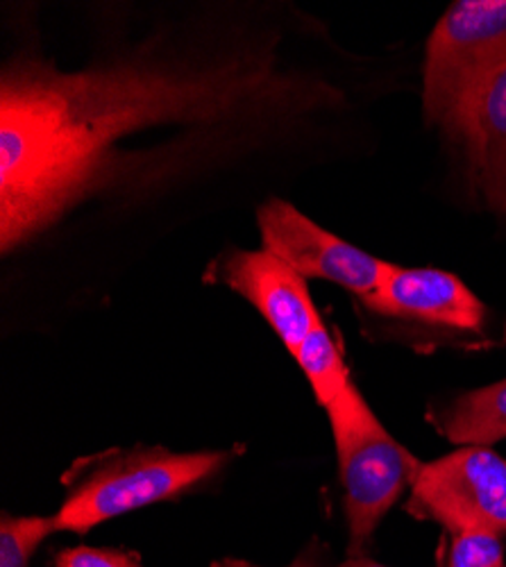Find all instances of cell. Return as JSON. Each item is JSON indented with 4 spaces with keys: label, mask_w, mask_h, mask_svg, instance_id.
<instances>
[{
    "label": "cell",
    "mask_w": 506,
    "mask_h": 567,
    "mask_svg": "<svg viewBox=\"0 0 506 567\" xmlns=\"http://www.w3.org/2000/svg\"><path fill=\"white\" fill-rule=\"evenodd\" d=\"M341 567H386V565H382V563H378V560H371V558H359V556H354V558L345 560Z\"/></svg>",
    "instance_id": "cell-16"
},
{
    "label": "cell",
    "mask_w": 506,
    "mask_h": 567,
    "mask_svg": "<svg viewBox=\"0 0 506 567\" xmlns=\"http://www.w3.org/2000/svg\"><path fill=\"white\" fill-rule=\"evenodd\" d=\"M220 279L264 316L291 354L323 320L309 296L307 279L266 248L229 255Z\"/></svg>",
    "instance_id": "cell-7"
},
{
    "label": "cell",
    "mask_w": 506,
    "mask_h": 567,
    "mask_svg": "<svg viewBox=\"0 0 506 567\" xmlns=\"http://www.w3.org/2000/svg\"><path fill=\"white\" fill-rule=\"evenodd\" d=\"M447 567H506L497 534H458L452 540Z\"/></svg>",
    "instance_id": "cell-13"
},
{
    "label": "cell",
    "mask_w": 506,
    "mask_h": 567,
    "mask_svg": "<svg viewBox=\"0 0 506 567\" xmlns=\"http://www.w3.org/2000/svg\"><path fill=\"white\" fill-rule=\"evenodd\" d=\"M307 374L320 406H330L350 384V372L330 329L320 320L293 354Z\"/></svg>",
    "instance_id": "cell-11"
},
{
    "label": "cell",
    "mask_w": 506,
    "mask_h": 567,
    "mask_svg": "<svg viewBox=\"0 0 506 567\" xmlns=\"http://www.w3.org/2000/svg\"><path fill=\"white\" fill-rule=\"evenodd\" d=\"M343 486L350 545L357 551L416 482L423 461L397 443L350 384L328 409Z\"/></svg>",
    "instance_id": "cell-4"
},
{
    "label": "cell",
    "mask_w": 506,
    "mask_h": 567,
    "mask_svg": "<svg viewBox=\"0 0 506 567\" xmlns=\"http://www.w3.org/2000/svg\"><path fill=\"white\" fill-rule=\"evenodd\" d=\"M441 434L464 447H488L506 439V380L468 391L436 413Z\"/></svg>",
    "instance_id": "cell-10"
},
{
    "label": "cell",
    "mask_w": 506,
    "mask_h": 567,
    "mask_svg": "<svg viewBox=\"0 0 506 567\" xmlns=\"http://www.w3.org/2000/svg\"><path fill=\"white\" fill-rule=\"evenodd\" d=\"M406 511L434 519L445 532H506V458L488 447H462L423 463Z\"/></svg>",
    "instance_id": "cell-5"
},
{
    "label": "cell",
    "mask_w": 506,
    "mask_h": 567,
    "mask_svg": "<svg viewBox=\"0 0 506 567\" xmlns=\"http://www.w3.org/2000/svg\"><path fill=\"white\" fill-rule=\"evenodd\" d=\"M58 534L51 515H3L0 519V567H28L37 547Z\"/></svg>",
    "instance_id": "cell-12"
},
{
    "label": "cell",
    "mask_w": 506,
    "mask_h": 567,
    "mask_svg": "<svg viewBox=\"0 0 506 567\" xmlns=\"http://www.w3.org/2000/svg\"><path fill=\"white\" fill-rule=\"evenodd\" d=\"M233 454L189 452L136 445L80 458L66 475V497L55 517V529L86 534L101 523L148 504L175 499L211 477Z\"/></svg>",
    "instance_id": "cell-2"
},
{
    "label": "cell",
    "mask_w": 506,
    "mask_h": 567,
    "mask_svg": "<svg viewBox=\"0 0 506 567\" xmlns=\"http://www.w3.org/2000/svg\"><path fill=\"white\" fill-rule=\"evenodd\" d=\"M456 138L464 141L488 205L506 216V69L479 93Z\"/></svg>",
    "instance_id": "cell-9"
},
{
    "label": "cell",
    "mask_w": 506,
    "mask_h": 567,
    "mask_svg": "<svg viewBox=\"0 0 506 567\" xmlns=\"http://www.w3.org/2000/svg\"><path fill=\"white\" fill-rule=\"evenodd\" d=\"M257 223L268 252L278 255L304 279L339 284L361 300L373 296L391 270V261L339 239L287 200L270 198L259 207Z\"/></svg>",
    "instance_id": "cell-6"
},
{
    "label": "cell",
    "mask_w": 506,
    "mask_h": 567,
    "mask_svg": "<svg viewBox=\"0 0 506 567\" xmlns=\"http://www.w3.org/2000/svg\"><path fill=\"white\" fill-rule=\"evenodd\" d=\"M55 567H146L134 551L103 547H71L55 556Z\"/></svg>",
    "instance_id": "cell-14"
},
{
    "label": "cell",
    "mask_w": 506,
    "mask_h": 567,
    "mask_svg": "<svg viewBox=\"0 0 506 567\" xmlns=\"http://www.w3.org/2000/svg\"><path fill=\"white\" fill-rule=\"evenodd\" d=\"M361 302L386 318L454 332H479L486 320L482 300L456 275L438 268H402L391 264L382 287Z\"/></svg>",
    "instance_id": "cell-8"
},
{
    "label": "cell",
    "mask_w": 506,
    "mask_h": 567,
    "mask_svg": "<svg viewBox=\"0 0 506 567\" xmlns=\"http://www.w3.org/2000/svg\"><path fill=\"white\" fill-rule=\"evenodd\" d=\"M280 78L248 60L114 64L60 73L12 64L0 89V244L12 250L94 194L116 141L166 123H214L261 101Z\"/></svg>",
    "instance_id": "cell-1"
},
{
    "label": "cell",
    "mask_w": 506,
    "mask_h": 567,
    "mask_svg": "<svg viewBox=\"0 0 506 567\" xmlns=\"http://www.w3.org/2000/svg\"><path fill=\"white\" fill-rule=\"evenodd\" d=\"M506 69V0H456L425 55L423 107L454 138L486 84Z\"/></svg>",
    "instance_id": "cell-3"
},
{
    "label": "cell",
    "mask_w": 506,
    "mask_h": 567,
    "mask_svg": "<svg viewBox=\"0 0 506 567\" xmlns=\"http://www.w3.org/2000/svg\"><path fill=\"white\" fill-rule=\"evenodd\" d=\"M211 567H257V565H252V563H246V560H233V558H227V560L214 563ZM291 567H313V565H309V563L300 560V563H296V565H291Z\"/></svg>",
    "instance_id": "cell-15"
}]
</instances>
